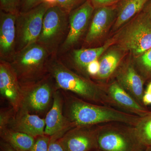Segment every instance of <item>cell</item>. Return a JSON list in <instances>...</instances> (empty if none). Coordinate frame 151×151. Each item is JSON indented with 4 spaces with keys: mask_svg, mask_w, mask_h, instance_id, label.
<instances>
[{
    "mask_svg": "<svg viewBox=\"0 0 151 151\" xmlns=\"http://www.w3.org/2000/svg\"><path fill=\"white\" fill-rule=\"evenodd\" d=\"M48 70L59 88L73 92L88 102L117 108L104 85L72 71L58 59L57 55L50 57Z\"/></svg>",
    "mask_w": 151,
    "mask_h": 151,
    "instance_id": "obj_1",
    "label": "cell"
},
{
    "mask_svg": "<svg viewBox=\"0 0 151 151\" xmlns=\"http://www.w3.org/2000/svg\"><path fill=\"white\" fill-rule=\"evenodd\" d=\"M68 119L72 127L119 122L135 127L140 117L117 108L71 96L67 105Z\"/></svg>",
    "mask_w": 151,
    "mask_h": 151,
    "instance_id": "obj_2",
    "label": "cell"
},
{
    "mask_svg": "<svg viewBox=\"0 0 151 151\" xmlns=\"http://www.w3.org/2000/svg\"><path fill=\"white\" fill-rule=\"evenodd\" d=\"M51 55L37 42L16 52L9 62L16 73L20 84L38 81L48 73Z\"/></svg>",
    "mask_w": 151,
    "mask_h": 151,
    "instance_id": "obj_3",
    "label": "cell"
},
{
    "mask_svg": "<svg viewBox=\"0 0 151 151\" xmlns=\"http://www.w3.org/2000/svg\"><path fill=\"white\" fill-rule=\"evenodd\" d=\"M121 30L113 37L120 50L129 51L137 58L151 48V22L142 11Z\"/></svg>",
    "mask_w": 151,
    "mask_h": 151,
    "instance_id": "obj_4",
    "label": "cell"
},
{
    "mask_svg": "<svg viewBox=\"0 0 151 151\" xmlns=\"http://www.w3.org/2000/svg\"><path fill=\"white\" fill-rule=\"evenodd\" d=\"M98 149L102 151H145L134 127L119 122L100 125Z\"/></svg>",
    "mask_w": 151,
    "mask_h": 151,
    "instance_id": "obj_5",
    "label": "cell"
},
{
    "mask_svg": "<svg viewBox=\"0 0 151 151\" xmlns=\"http://www.w3.org/2000/svg\"><path fill=\"white\" fill-rule=\"evenodd\" d=\"M69 29V14L57 6H50L45 14L38 43L51 55H57Z\"/></svg>",
    "mask_w": 151,
    "mask_h": 151,
    "instance_id": "obj_6",
    "label": "cell"
},
{
    "mask_svg": "<svg viewBox=\"0 0 151 151\" xmlns=\"http://www.w3.org/2000/svg\"><path fill=\"white\" fill-rule=\"evenodd\" d=\"M50 6L43 2L28 12L17 14L16 52L37 42L42 30L45 14Z\"/></svg>",
    "mask_w": 151,
    "mask_h": 151,
    "instance_id": "obj_7",
    "label": "cell"
},
{
    "mask_svg": "<svg viewBox=\"0 0 151 151\" xmlns=\"http://www.w3.org/2000/svg\"><path fill=\"white\" fill-rule=\"evenodd\" d=\"M94 10L90 0L69 14V29L67 37L58 54L65 53L77 44L86 32Z\"/></svg>",
    "mask_w": 151,
    "mask_h": 151,
    "instance_id": "obj_8",
    "label": "cell"
},
{
    "mask_svg": "<svg viewBox=\"0 0 151 151\" xmlns=\"http://www.w3.org/2000/svg\"><path fill=\"white\" fill-rule=\"evenodd\" d=\"M99 127L100 125L73 127L58 139V142L64 151L97 150Z\"/></svg>",
    "mask_w": 151,
    "mask_h": 151,
    "instance_id": "obj_9",
    "label": "cell"
},
{
    "mask_svg": "<svg viewBox=\"0 0 151 151\" xmlns=\"http://www.w3.org/2000/svg\"><path fill=\"white\" fill-rule=\"evenodd\" d=\"M50 73L38 81L20 84L23 105L26 109L36 112L45 110L50 102L52 86Z\"/></svg>",
    "mask_w": 151,
    "mask_h": 151,
    "instance_id": "obj_10",
    "label": "cell"
},
{
    "mask_svg": "<svg viewBox=\"0 0 151 151\" xmlns=\"http://www.w3.org/2000/svg\"><path fill=\"white\" fill-rule=\"evenodd\" d=\"M118 13V4L94 9L90 24L84 42L92 45L106 34L113 22H115Z\"/></svg>",
    "mask_w": 151,
    "mask_h": 151,
    "instance_id": "obj_11",
    "label": "cell"
},
{
    "mask_svg": "<svg viewBox=\"0 0 151 151\" xmlns=\"http://www.w3.org/2000/svg\"><path fill=\"white\" fill-rule=\"evenodd\" d=\"M17 14L0 10V58L10 62L16 53Z\"/></svg>",
    "mask_w": 151,
    "mask_h": 151,
    "instance_id": "obj_12",
    "label": "cell"
},
{
    "mask_svg": "<svg viewBox=\"0 0 151 151\" xmlns=\"http://www.w3.org/2000/svg\"><path fill=\"white\" fill-rule=\"evenodd\" d=\"M114 77L135 100L144 105L142 98L145 91L144 84L146 82L136 69L134 63L129 61L122 64Z\"/></svg>",
    "mask_w": 151,
    "mask_h": 151,
    "instance_id": "obj_13",
    "label": "cell"
},
{
    "mask_svg": "<svg viewBox=\"0 0 151 151\" xmlns=\"http://www.w3.org/2000/svg\"><path fill=\"white\" fill-rule=\"evenodd\" d=\"M104 86L106 92L117 109L140 117L145 116L151 111L138 102L116 80Z\"/></svg>",
    "mask_w": 151,
    "mask_h": 151,
    "instance_id": "obj_14",
    "label": "cell"
},
{
    "mask_svg": "<svg viewBox=\"0 0 151 151\" xmlns=\"http://www.w3.org/2000/svg\"><path fill=\"white\" fill-rule=\"evenodd\" d=\"M0 92L14 109L22 103V93L16 73L9 63L3 60L0 62Z\"/></svg>",
    "mask_w": 151,
    "mask_h": 151,
    "instance_id": "obj_15",
    "label": "cell"
},
{
    "mask_svg": "<svg viewBox=\"0 0 151 151\" xmlns=\"http://www.w3.org/2000/svg\"><path fill=\"white\" fill-rule=\"evenodd\" d=\"M45 134L58 139L73 128L68 119L63 115L60 97L55 94L53 104L45 119Z\"/></svg>",
    "mask_w": 151,
    "mask_h": 151,
    "instance_id": "obj_16",
    "label": "cell"
},
{
    "mask_svg": "<svg viewBox=\"0 0 151 151\" xmlns=\"http://www.w3.org/2000/svg\"><path fill=\"white\" fill-rule=\"evenodd\" d=\"M22 111L13 122L12 129L25 133L35 138L45 135V120L37 115L29 114L25 110Z\"/></svg>",
    "mask_w": 151,
    "mask_h": 151,
    "instance_id": "obj_17",
    "label": "cell"
},
{
    "mask_svg": "<svg viewBox=\"0 0 151 151\" xmlns=\"http://www.w3.org/2000/svg\"><path fill=\"white\" fill-rule=\"evenodd\" d=\"M122 50L113 49L109 51L100 59V69L98 73L94 78L97 83L105 85L109 80L114 77L116 71L121 65L122 58Z\"/></svg>",
    "mask_w": 151,
    "mask_h": 151,
    "instance_id": "obj_18",
    "label": "cell"
},
{
    "mask_svg": "<svg viewBox=\"0 0 151 151\" xmlns=\"http://www.w3.org/2000/svg\"><path fill=\"white\" fill-rule=\"evenodd\" d=\"M114 43L113 38L107 41L103 46L99 47L73 50L71 52V56L74 65L78 70L88 76L86 73V67L88 64L98 60Z\"/></svg>",
    "mask_w": 151,
    "mask_h": 151,
    "instance_id": "obj_19",
    "label": "cell"
},
{
    "mask_svg": "<svg viewBox=\"0 0 151 151\" xmlns=\"http://www.w3.org/2000/svg\"><path fill=\"white\" fill-rule=\"evenodd\" d=\"M149 0H122L118 4V13L113 25L119 29L142 10Z\"/></svg>",
    "mask_w": 151,
    "mask_h": 151,
    "instance_id": "obj_20",
    "label": "cell"
},
{
    "mask_svg": "<svg viewBox=\"0 0 151 151\" xmlns=\"http://www.w3.org/2000/svg\"><path fill=\"white\" fill-rule=\"evenodd\" d=\"M1 136L5 142L19 151L30 150L35 140L30 135L5 128L1 129Z\"/></svg>",
    "mask_w": 151,
    "mask_h": 151,
    "instance_id": "obj_21",
    "label": "cell"
},
{
    "mask_svg": "<svg viewBox=\"0 0 151 151\" xmlns=\"http://www.w3.org/2000/svg\"><path fill=\"white\" fill-rule=\"evenodd\" d=\"M134 128L138 137L143 145L146 148H151V111L140 117Z\"/></svg>",
    "mask_w": 151,
    "mask_h": 151,
    "instance_id": "obj_22",
    "label": "cell"
},
{
    "mask_svg": "<svg viewBox=\"0 0 151 151\" xmlns=\"http://www.w3.org/2000/svg\"><path fill=\"white\" fill-rule=\"evenodd\" d=\"M135 68L145 82L151 80V48L137 58Z\"/></svg>",
    "mask_w": 151,
    "mask_h": 151,
    "instance_id": "obj_23",
    "label": "cell"
},
{
    "mask_svg": "<svg viewBox=\"0 0 151 151\" xmlns=\"http://www.w3.org/2000/svg\"><path fill=\"white\" fill-rule=\"evenodd\" d=\"M87 0H57L55 6L69 14Z\"/></svg>",
    "mask_w": 151,
    "mask_h": 151,
    "instance_id": "obj_24",
    "label": "cell"
},
{
    "mask_svg": "<svg viewBox=\"0 0 151 151\" xmlns=\"http://www.w3.org/2000/svg\"><path fill=\"white\" fill-rule=\"evenodd\" d=\"M21 0H0L1 10L6 12L18 14L19 12Z\"/></svg>",
    "mask_w": 151,
    "mask_h": 151,
    "instance_id": "obj_25",
    "label": "cell"
},
{
    "mask_svg": "<svg viewBox=\"0 0 151 151\" xmlns=\"http://www.w3.org/2000/svg\"><path fill=\"white\" fill-rule=\"evenodd\" d=\"M50 140V137L45 134L37 137L29 151H48Z\"/></svg>",
    "mask_w": 151,
    "mask_h": 151,
    "instance_id": "obj_26",
    "label": "cell"
},
{
    "mask_svg": "<svg viewBox=\"0 0 151 151\" xmlns=\"http://www.w3.org/2000/svg\"><path fill=\"white\" fill-rule=\"evenodd\" d=\"M42 3V0H21L19 12H26Z\"/></svg>",
    "mask_w": 151,
    "mask_h": 151,
    "instance_id": "obj_27",
    "label": "cell"
},
{
    "mask_svg": "<svg viewBox=\"0 0 151 151\" xmlns=\"http://www.w3.org/2000/svg\"><path fill=\"white\" fill-rule=\"evenodd\" d=\"M94 9L117 4L122 0H90Z\"/></svg>",
    "mask_w": 151,
    "mask_h": 151,
    "instance_id": "obj_28",
    "label": "cell"
},
{
    "mask_svg": "<svg viewBox=\"0 0 151 151\" xmlns=\"http://www.w3.org/2000/svg\"><path fill=\"white\" fill-rule=\"evenodd\" d=\"M100 69V61L98 60H94L88 64L86 67V73L89 76L94 78L97 75Z\"/></svg>",
    "mask_w": 151,
    "mask_h": 151,
    "instance_id": "obj_29",
    "label": "cell"
},
{
    "mask_svg": "<svg viewBox=\"0 0 151 151\" xmlns=\"http://www.w3.org/2000/svg\"><path fill=\"white\" fill-rule=\"evenodd\" d=\"M48 151H64L58 139L50 137Z\"/></svg>",
    "mask_w": 151,
    "mask_h": 151,
    "instance_id": "obj_30",
    "label": "cell"
},
{
    "mask_svg": "<svg viewBox=\"0 0 151 151\" xmlns=\"http://www.w3.org/2000/svg\"><path fill=\"white\" fill-rule=\"evenodd\" d=\"M142 11L145 14L151 22V0L148 1Z\"/></svg>",
    "mask_w": 151,
    "mask_h": 151,
    "instance_id": "obj_31",
    "label": "cell"
},
{
    "mask_svg": "<svg viewBox=\"0 0 151 151\" xmlns=\"http://www.w3.org/2000/svg\"><path fill=\"white\" fill-rule=\"evenodd\" d=\"M142 102L144 105L147 107L151 105V93L145 91L142 98Z\"/></svg>",
    "mask_w": 151,
    "mask_h": 151,
    "instance_id": "obj_32",
    "label": "cell"
},
{
    "mask_svg": "<svg viewBox=\"0 0 151 151\" xmlns=\"http://www.w3.org/2000/svg\"><path fill=\"white\" fill-rule=\"evenodd\" d=\"M1 151H19L5 142H1Z\"/></svg>",
    "mask_w": 151,
    "mask_h": 151,
    "instance_id": "obj_33",
    "label": "cell"
},
{
    "mask_svg": "<svg viewBox=\"0 0 151 151\" xmlns=\"http://www.w3.org/2000/svg\"><path fill=\"white\" fill-rule=\"evenodd\" d=\"M57 0H42L43 2L49 4L50 6H55Z\"/></svg>",
    "mask_w": 151,
    "mask_h": 151,
    "instance_id": "obj_34",
    "label": "cell"
},
{
    "mask_svg": "<svg viewBox=\"0 0 151 151\" xmlns=\"http://www.w3.org/2000/svg\"><path fill=\"white\" fill-rule=\"evenodd\" d=\"M145 91H147V92H150L151 93V80L149 81L148 84H147V88Z\"/></svg>",
    "mask_w": 151,
    "mask_h": 151,
    "instance_id": "obj_35",
    "label": "cell"
},
{
    "mask_svg": "<svg viewBox=\"0 0 151 151\" xmlns=\"http://www.w3.org/2000/svg\"><path fill=\"white\" fill-rule=\"evenodd\" d=\"M145 151H151V148H147Z\"/></svg>",
    "mask_w": 151,
    "mask_h": 151,
    "instance_id": "obj_36",
    "label": "cell"
},
{
    "mask_svg": "<svg viewBox=\"0 0 151 151\" xmlns=\"http://www.w3.org/2000/svg\"><path fill=\"white\" fill-rule=\"evenodd\" d=\"M91 151H102L101 150H99V149H97V150H92Z\"/></svg>",
    "mask_w": 151,
    "mask_h": 151,
    "instance_id": "obj_37",
    "label": "cell"
}]
</instances>
